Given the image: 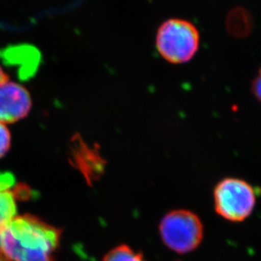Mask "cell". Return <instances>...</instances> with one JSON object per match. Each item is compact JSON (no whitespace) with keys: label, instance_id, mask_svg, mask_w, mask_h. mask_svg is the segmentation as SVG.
Here are the masks:
<instances>
[{"label":"cell","instance_id":"8fae6325","mask_svg":"<svg viewBox=\"0 0 261 261\" xmlns=\"http://www.w3.org/2000/svg\"><path fill=\"white\" fill-rule=\"evenodd\" d=\"M260 75L258 74L256 78L254 80L253 83H252V92H253V94H254V96H256L258 100L260 99Z\"/></svg>","mask_w":261,"mask_h":261},{"label":"cell","instance_id":"52a82bcc","mask_svg":"<svg viewBox=\"0 0 261 261\" xmlns=\"http://www.w3.org/2000/svg\"><path fill=\"white\" fill-rule=\"evenodd\" d=\"M252 18L246 10L238 8L230 12L227 27L230 33L239 37H245L251 32Z\"/></svg>","mask_w":261,"mask_h":261},{"label":"cell","instance_id":"9c48e42d","mask_svg":"<svg viewBox=\"0 0 261 261\" xmlns=\"http://www.w3.org/2000/svg\"><path fill=\"white\" fill-rule=\"evenodd\" d=\"M10 133L5 123H0V158L7 153L10 147Z\"/></svg>","mask_w":261,"mask_h":261},{"label":"cell","instance_id":"7a4b0ae2","mask_svg":"<svg viewBox=\"0 0 261 261\" xmlns=\"http://www.w3.org/2000/svg\"><path fill=\"white\" fill-rule=\"evenodd\" d=\"M158 52L174 64H185L195 57L200 47V32L194 24L182 19L166 20L155 37Z\"/></svg>","mask_w":261,"mask_h":261},{"label":"cell","instance_id":"7c38bea8","mask_svg":"<svg viewBox=\"0 0 261 261\" xmlns=\"http://www.w3.org/2000/svg\"><path fill=\"white\" fill-rule=\"evenodd\" d=\"M8 81H9V77H8L7 74H5L2 68L0 67V84H3V83H5Z\"/></svg>","mask_w":261,"mask_h":261},{"label":"cell","instance_id":"8992f818","mask_svg":"<svg viewBox=\"0 0 261 261\" xmlns=\"http://www.w3.org/2000/svg\"><path fill=\"white\" fill-rule=\"evenodd\" d=\"M16 216V204L15 196L9 190L0 191V261H10L2 246L3 232L6 225Z\"/></svg>","mask_w":261,"mask_h":261},{"label":"cell","instance_id":"5b68a950","mask_svg":"<svg viewBox=\"0 0 261 261\" xmlns=\"http://www.w3.org/2000/svg\"><path fill=\"white\" fill-rule=\"evenodd\" d=\"M32 100L20 85L8 82L0 84V123H14L29 114Z\"/></svg>","mask_w":261,"mask_h":261},{"label":"cell","instance_id":"30bf717a","mask_svg":"<svg viewBox=\"0 0 261 261\" xmlns=\"http://www.w3.org/2000/svg\"><path fill=\"white\" fill-rule=\"evenodd\" d=\"M13 182L12 175H0V191L7 190V188H10Z\"/></svg>","mask_w":261,"mask_h":261},{"label":"cell","instance_id":"3957f363","mask_svg":"<svg viewBox=\"0 0 261 261\" xmlns=\"http://www.w3.org/2000/svg\"><path fill=\"white\" fill-rule=\"evenodd\" d=\"M159 230L166 246L178 254L194 251L204 237L202 222L197 215L187 210L168 212L161 221Z\"/></svg>","mask_w":261,"mask_h":261},{"label":"cell","instance_id":"277c9868","mask_svg":"<svg viewBox=\"0 0 261 261\" xmlns=\"http://www.w3.org/2000/svg\"><path fill=\"white\" fill-rule=\"evenodd\" d=\"M215 210L230 222L247 219L254 211L256 194L244 180L228 177L218 182L214 190Z\"/></svg>","mask_w":261,"mask_h":261},{"label":"cell","instance_id":"ba28073f","mask_svg":"<svg viewBox=\"0 0 261 261\" xmlns=\"http://www.w3.org/2000/svg\"><path fill=\"white\" fill-rule=\"evenodd\" d=\"M102 261H147L143 254L126 244H121L107 253Z\"/></svg>","mask_w":261,"mask_h":261},{"label":"cell","instance_id":"6da1fadb","mask_svg":"<svg viewBox=\"0 0 261 261\" xmlns=\"http://www.w3.org/2000/svg\"><path fill=\"white\" fill-rule=\"evenodd\" d=\"M60 234L37 217L15 216L3 232V250L10 261H52Z\"/></svg>","mask_w":261,"mask_h":261}]
</instances>
